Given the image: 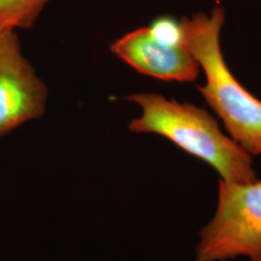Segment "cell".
Instances as JSON below:
<instances>
[{"label":"cell","mask_w":261,"mask_h":261,"mask_svg":"<svg viewBox=\"0 0 261 261\" xmlns=\"http://www.w3.org/2000/svg\"><path fill=\"white\" fill-rule=\"evenodd\" d=\"M127 100L139 105L141 115L129 124L138 134L162 136L186 153L199 159L232 183L256 180L252 158L231 138L220 130L205 110L193 103H179L154 93L133 94Z\"/></svg>","instance_id":"1"},{"label":"cell","mask_w":261,"mask_h":261,"mask_svg":"<svg viewBox=\"0 0 261 261\" xmlns=\"http://www.w3.org/2000/svg\"><path fill=\"white\" fill-rule=\"evenodd\" d=\"M225 20L221 5L210 16L183 18L184 46L204 72L198 91L223 120L231 139L249 155H261V101L235 79L224 60L220 37Z\"/></svg>","instance_id":"2"},{"label":"cell","mask_w":261,"mask_h":261,"mask_svg":"<svg viewBox=\"0 0 261 261\" xmlns=\"http://www.w3.org/2000/svg\"><path fill=\"white\" fill-rule=\"evenodd\" d=\"M240 255L261 261V181L221 179L217 210L200 232L196 261H224Z\"/></svg>","instance_id":"3"},{"label":"cell","mask_w":261,"mask_h":261,"mask_svg":"<svg viewBox=\"0 0 261 261\" xmlns=\"http://www.w3.org/2000/svg\"><path fill=\"white\" fill-rule=\"evenodd\" d=\"M47 89L23 56L15 29L0 28V137L46 111Z\"/></svg>","instance_id":"4"},{"label":"cell","mask_w":261,"mask_h":261,"mask_svg":"<svg viewBox=\"0 0 261 261\" xmlns=\"http://www.w3.org/2000/svg\"><path fill=\"white\" fill-rule=\"evenodd\" d=\"M112 53L143 75L165 82H196L200 67L185 46H167L155 40L149 28L128 32L112 43Z\"/></svg>","instance_id":"5"},{"label":"cell","mask_w":261,"mask_h":261,"mask_svg":"<svg viewBox=\"0 0 261 261\" xmlns=\"http://www.w3.org/2000/svg\"><path fill=\"white\" fill-rule=\"evenodd\" d=\"M49 0H0V28H30Z\"/></svg>","instance_id":"6"},{"label":"cell","mask_w":261,"mask_h":261,"mask_svg":"<svg viewBox=\"0 0 261 261\" xmlns=\"http://www.w3.org/2000/svg\"><path fill=\"white\" fill-rule=\"evenodd\" d=\"M148 28L151 35L160 43L173 47L184 46V32L181 20L169 16H162L154 19Z\"/></svg>","instance_id":"7"}]
</instances>
